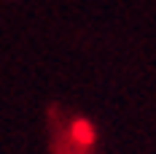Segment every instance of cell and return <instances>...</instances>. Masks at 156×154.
Segmentation results:
<instances>
[{
	"label": "cell",
	"mask_w": 156,
	"mask_h": 154,
	"mask_svg": "<svg viewBox=\"0 0 156 154\" xmlns=\"http://www.w3.org/2000/svg\"><path fill=\"white\" fill-rule=\"evenodd\" d=\"M70 135H73L76 143H83V146H86V143L94 141L97 133H94V124L89 122V119H76V122L70 124Z\"/></svg>",
	"instance_id": "6da1fadb"
}]
</instances>
